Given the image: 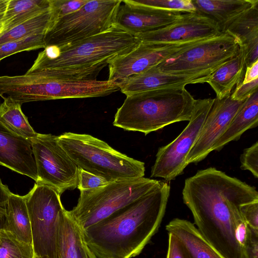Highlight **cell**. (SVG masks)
<instances>
[{"label":"cell","mask_w":258,"mask_h":258,"mask_svg":"<svg viewBox=\"0 0 258 258\" xmlns=\"http://www.w3.org/2000/svg\"><path fill=\"white\" fill-rule=\"evenodd\" d=\"M169 181L158 186L106 218L82 230L97 258H133L158 231L170 195Z\"/></svg>","instance_id":"cell-1"},{"label":"cell","mask_w":258,"mask_h":258,"mask_svg":"<svg viewBox=\"0 0 258 258\" xmlns=\"http://www.w3.org/2000/svg\"><path fill=\"white\" fill-rule=\"evenodd\" d=\"M198 229L223 258H246L247 225L230 190L216 186L198 193H182Z\"/></svg>","instance_id":"cell-2"},{"label":"cell","mask_w":258,"mask_h":258,"mask_svg":"<svg viewBox=\"0 0 258 258\" xmlns=\"http://www.w3.org/2000/svg\"><path fill=\"white\" fill-rule=\"evenodd\" d=\"M114 126L145 135L177 122L189 121L196 99L183 88L152 90L126 96Z\"/></svg>","instance_id":"cell-3"},{"label":"cell","mask_w":258,"mask_h":258,"mask_svg":"<svg viewBox=\"0 0 258 258\" xmlns=\"http://www.w3.org/2000/svg\"><path fill=\"white\" fill-rule=\"evenodd\" d=\"M140 40L116 26L79 41L53 46L45 55H39L27 71L82 68L108 63L137 46Z\"/></svg>","instance_id":"cell-4"},{"label":"cell","mask_w":258,"mask_h":258,"mask_svg":"<svg viewBox=\"0 0 258 258\" xmlns=\"http://www.w3.org/2000/svg\"><path fill=\"white\" fill-rule=\"evenodd\" d=\"M58 141L78 166L109 182L144 176L145 163L114 149L91 135L66 132Z\"/></svg>","instance_id":"cell-5"},{"label":"cell","mask_w":258,"mask_h":258,"mask_svg":"<svg viewBox=\"0 0 258 258\" xmlns=\"http://www.w3.org/2000/svg\"><path fill=\"white\" fill-rule=\"evenodd\" d=\"M161 181L144 177L117 180L97 188L80 191L76 206L69 213L83 230L143 197Z\"/></svg>","instance_id":"cell-6"},{"label":"cell","mask_w":258,"mask_h":258,"mask_svg":"<svg viewBox=\"0 0 258 258\" xmlns=\"http://www.w3.org/2000/svg\"><path fill=\"white\" fill-rule=\"evenodd\" d=\"M122 1H89L79 10L49 24L45 47L61 46L104 32L115 24Z\"/></svg>","instance_id":"cell-7"},{"label":"cell","mask_w":258,"mask_h":258,"mask_svg":"<svg viewBox=\"0 0 258 258\" xmlns=\"http://www.w3.org/2000/svg\"><path fill=\"white\" fill-rule=\"evenodd\" d=\"M60 196L53 187L40 183H35L24 196L31 223L32 246L35 255L40 258H58V228L66 211Z\"/></svg>","instance_id":"cell-8"},{"label":"cell","mask_w":258,"mask_h":258,"mask_svg":"<svg viewBox=\"0 0 258 258\" xmlns=\"http://www.w3.org/2000/svg\"><path fill=\"white\" fill-rule=\"evenodd\" d=\"M239 51L236 40L227 33L221 32L180 50L156 66L172 74L210 76Z\"/></svg>","instance_id":"cell-9"},{"label":"cell","mask_w":258,"mask_h":258,"mask_svg":"<svg viewBox=\"0 0 258 258\" xmlns=\"http://www.w3.org/2000/svg\"><path fill=\"white\" fill-rule=\"evenodd\" d=\"M37 180L60 195L77 188L78 167L62 147L58 136L38 134L31 140Z\"/></svg>","instance_id":"cell-10"},{"label":"cell","mask_w":258,"mask_h":258,"mask_svg":"<svg viewBox=\"0 0 258 258\" xmlns=\"http://www.w3.org/2000/svg\"><path fill=\"white\" fill-rule=\"evenodd\" d=\"M214 99L196 100L191 118L183 131L173 141L159 148L152 166L151 177L170 181L183 173L186 158L196 142Z\"/></svg>","instance_id":"cell-11"},{"label":"cell","mask_w":258,"mask_h":258,"mask_svg":"<svg viewBox=\"0 0 258 258\" xmlns=\"http://www.w3.org/2000/svg\"><path fill=\"white\" fill-rule=\"evenodd\" d=\"M203 40L173 44L140 41L131 50L118 55L108 63L107 80L116 83L122 82L157 66L180 50Z\"/></svg>","instance_id":"cell-12"},{"label":"cell","mask_w":258,"mask_h":258,"mask_svg":"<svg viewBox=\"0 0 258 258\" xmlns=\"http://www.w3.org/2000/svg\"><path fill=\"white\" fill-rule=\"evenodd\" d=\"M242 102L233 100L231 95L220 99L214 98L196 142L186 158L187 165L199 163L213 151L214 145L226 130Z\"/></svg>","instance_id":"cell-13"},{"label":"cell","mask_w":258,"mask_h":258,"mask_svg":"<svg viewBox=\"0 0 258 258\" xmlns=\"http://www.w3.org/2000/svg\"><path fill=\"white\" fill-rule=\"evenodd\" d=\"M221 32L218 24L197 12L187 13L174 23L136 36L145 43L173 44L205 40Z\"/></svg>","instance_id":"cell-14"},{"label":"cell","mask_w":258,"mask_h":258,"mask_svg":"<svg viewBox=\"0 0 258 258\" xmlns=\"http://www.w3.org/2000/svg\"><path fill=\"white\" fill-rule=\"evenodd\" d=\"M115 25L136 36L162 29L182 18L187 13L169 11L144 6L135 0L122 1Z\"/></svg>","instance_id":"cell-15"},{"label":"cell","mask_w":258,"mask_h":258,"mask_svg":"<svg viewBox=\"0 0 258 258\" xmlns=\"http://www.w3.org/2000/svg\"><path fill=\"white\" fill-rule=\"evenodd\" d=\"M31 140L18 135L0 121V165L36 182V166Z\"/></svg>","instance_id":"cell-16"},{"label":"cell","mask_w":258,"mask_h":258,"mask_svg":"<svg viewBox=\"0 0 258 258\" xmlns=\"http://www.w3.org/2000/svg\"><path fill=\"white\" fill-rule=\"evenodd\" d=\"M210 76L202 74H175L161 71L156 66L117 83L126 96L152 90L183 88L189 84L204 83Z\"/></svg>","instance_id":"cell-17"},{"label":"cell","mask_w":258,"mask_h":258,"mask_svg":"<svg viewBox=\"0 0 258 258\" xmlns=\"http://www.w3.org/2000/svg\"><path fill=\"white\" fill-rule=\"evenodd\" d=\"M166 230L177 238L188 258H223L189 221L173 219Z\"/></svg>","instance_id":"cell-18"},{"label":"cell","mask_w":258,"mask_h":258,"mask_svg":"<svg viewBox=\"0 0 258 258\" xmlns=\"http://www.w3.org/2000/svg\"><path fill=\"white\" fill-rule=\"evenodd\" d=\"M258 125V90L241 103L224 133L214 145L212 151H220L231 141H238L247 130Z\"/></svg>","instance_id":"cell-19"},{"label":"cell","mask_w":258,"mask_h":258,"mask_svg":"<svg viewBox=\"0 0 258 258\" xmlns=\"http://www.w3.org/2000/svg\"><path fill=\"white\" fill-rule=\"evenodd\" d=\"M196 12L215 21L220 31L258 0H192Z\"/></svg>","instance_id":"cell-20"},{"label":"cell","mask_w":258,"mask_h":258,"mask_svg":"<svg viewBox=\"0 0 258 258\" xmlns=\"http://www.w3.org/2000/svg\"><path fill=\"white\" fill-rule=\"evenodd\" d=\"M90 249L81 228L66 210L60 220L57 236L58 258H87Z\"/></svg>","instance_id":"cell-21"},{"label":"cell","mask_w":258,"mask_h":258,"mask_svg":"<svg viewBox=\"0 0 258 258\" xmlns=\"http://www.w3.org/2000/svg\"><path fill=\"white\" fill-rule=\"evenodd\" d=\"M245 71L241 51L224 62L211 74L206 83L214 90L216 98L229 96L235 86L242 83Z\"/></svg>","instance_id":"cell-22"},{"label":"cell","mask_w":258,"mask_h":258,"mask_svg":"<svg viewBox=\"0 0 258 258\" xmlns=\"http://www.w3.org/2000/svg\"><path fill=\"white\" fill-rule=\"evenodd\" d=\"M3 229L12 233L20 241L32 245L31 223L24 196L10 193Z\"/></svg>","instance_id":"cell-23"},{"label":"cell","mask_w":258,"mask_h":258,"mask_svg":"<svg viewBox=\"0 0 258 258\" xmlns=\"http://www.w3.org/2000/svg\"><path fill=\"white\" fill-rule=\"evenodd\" d=\"M221 32L232 36L239 48L258 41V2L228 24Z\"/></svg>","instance_id":"cell-24"},{"label":"cell","mask_w":258,"mask_h":258,"mask_svg":"<svg viewBox=\"0 0 258 258\" xmlns=\"http://www.w3.org/2000/svg\"><path fill=\"white\" fill-rule=\"evenodd\" d=\"M49 8V0H10L3 19L2 33Z\"/></svg>","instance_id":"cell-25"},{"label":"cell","mask_w":258,"mask_h":258,"mask_svg":"<svg viewBox=\"0 0 258 258\" xmlns=\"http://www.w3.org/2000/svg\"><path fill=\"white\" fill-rule=\"evenodd\" d=\"M0 103V121L13 132L31 140L38 134L30 125L21 109V104L10 97Z\"/></svg>","instance_id":"cell-26"},{"label":"cell","mask_w":258,"mask_h":258,"mask_svg":"<svg viewBox=\"0 0 258 258\" xmlns=\"http://www.w3.org/2000/svg\"><path fill=\"white\" fill-rule=\"evenodd\" d=\"M49 9L0 34V45L34 34H44L50 19Z\"/></svg>","instance_id":"cell-27"},{"label":"cell","mask_w":258,"mask_h":258,"mask_svg":"<svg viewBox=\"0 0 258 258\" xmlns=\"http://www.w3.org/2000/svg\"><path fill=\"white\" fill-rule=\"evenodd\" d=\"M32 245L22 242L12 233L0 230V258H34Z\"/></svg>","instance_id":"cell-28"},{"label":"cell","mask_w":258,"mask_h":258,"mask_svg":"<svg viewBox=\"0 0 258 258\" xmlns=\"http://www.w3.org/2000/svg\"><path fill=\"white\" fill-rule=\"evenodd\" d=\"M44 34H34L0 45V61L15 53L44 48Z\"/></svg>","instance_id":"cell-29"},{"label":"cell","mask_w":258,"mask_h":258,"mask_svg":"<svg viewBox=\"0 0 258 258\" xmlns=\"http://www.w3.org/2000/svg\"><path fill=\"white\" fill-rule=\"evenodd\" d=\"M137 3L159 9L179 12L195 13L196 9L192 0H135Z\"/></svg>","instance_id":"cell-30"},{"label":"cell","mask_w":258,"mask_h":258,"mask_svg":"<svg viewBox=\"0 0 258 258\" xmlns=\"http://www.w3.org/2000/svg\"><path fill=\"white\" fill-rule=\"evenodd\" d=\"M51 13L49 24L79 10L89 0H49Z\"/></svg>","instance_id":"cell-31"},{"label":"cell","mask_w":258,"mask_h":258,"mask_svg":"<svg viewBox=\"0 0 258 258\" xmlns=\"http://www.w3.org/2000/svg\"><path fill=\"white\" fill-rule=\"evenodd\" d=\"M240 168L249 171L254 177L258 178V142L245 149L240 157Z\"/></svg>","instance_id":"cell-32"},{"label":"cell","mask_w":258,"mask_h":258,"mask_svg":"<svg viewBox=\"0 0 258 258\" xmlns=\"http://www.w3.org/2000/svg\"><path fill=\"white\" fill-rule=\"evenodd\" d=\"M105 179L78 168L77 188L80 191L97 188L107 184Z\"/></svg>","instance_id":"cell-33"},{"label":"cell","mask_w":258,"mask_h":258,"mask_svg":"<svg viewBox=\"0 0 258 258\" xmlns=\"http://www.w3.org/2000/svg\"><path fill=\"white\" fill-rule=\"evenodd\" d=\"M239 211L246 224L258 230V201L241 205Z\"/></svg>","instance_id":"cell-34"},{"label":"cell","mask_w":258,"mask_h":258,"mask_svg":"<svg viewBox=\"0 0 258 258\" xmlns=\"http://www.w3.org/2000/svg\"><path fill=\"white\" fill-rule=\"evenodd\" d=\"M244 248L246 258H258V230L248 225Z\"/></svg>","instance_id":"cell-35"},{"label":"cell","mask_w":258,"mask_h":258,"mask_svg":"<svg viewBox=\"0 0 258 258\" xmlns=\"http://www.w3.org/2000/svg\"><path fill=\"white\" fill-rule=\"evenodd\" d=\"M257 90H258V79L249 83L245 84L241 83L236 85L231 96L233 100L242 102Z\"/></svg>","instance_id":"cell-36"},{"label":"cell","mask_w":258,"mask_h":258,"mask_svg":"<svg viewBox=\"0 0 258 258\" xmlns=\"http://www.w3.org/2000/svg\"><path fill=\"white\" fill-rule=\"evenodd\" d=\"M167 258H188L179 240L169 233Z\"/></svg>","instance_id":"cell-37"},{"label":"cell","mask_w":258,"mask_h":258,"mask_svg":"<svg viewBox=\"0 0 258 258\" xmlns=\"http://www.w3.org/2000/svg\"><path fill=\"white\" fill-rule=\"evenodd\" d=\"M258 79V60L250 66L245 68L244 76L242 83H249Z\"/></svg>","instance_id":"cell-38"},{"label":"cell","mask_w":258,"mask_h":258,"mask_svg":"<svg viewBox=\"0 0 258 258\" xmlns=\"http://www.w3.org/2000/svg\"><path fill=\"white\" fill-rule=\"evenodd\" d=\"M11 192L8 187L4 184L0 179V204L6 205L8 198Z\"/></svg>","instance_id":"cell-39"},{"label":"cell","mask_w":258,"mask_h":258,"mask_svg":"<svg viewBox=\"0 0 258 258\" xmlns=\"http://www.w3.org/2000/svg\"><path fill=\"white\" fill-rule=\"evenodd\" d=\"M10 0H0V34L4 31L3 19Z\"/></svg>","instance_id":"cell-40"},{"label":"cell","mask_w":258,"mask_h":258,"mask_svg":"<svg viewBox=\"0 0 258 258\" xmlns=\"http://www.w3.org/2000/svg\"><path fill=\"white\" fill-rule=\"evenodd\" d=\"M6 218V205L0 204V230L4 228Z\"/></svg>","instance_id":"cell-41"},{"label":"cell","mask_w":258,"mask_h":258,"mask_svg":"<svg viewBox=\"0 0 258 258\" xmlns=\"http://www.w3.org/2000/svg\"><path fill=\"white\" fill-rule=\"evenodd\" d=\"M87 258H97L92 251H90Z\"/></svg>","instance_id":"cell-42"},{"label":"cell","mask_w":258,"mask_h":258,"mask_svg":"<svg viewBox=\"0 0 258 258\" xmlns=\"http://www.w3.org/2000/svg\"><path fill=\"white\" fill-rule=\"evenodd\" d=\"M34 258H40V257L36 255H34Z\"/></svg>","instance_id":"cell-43"}]
</instances>
